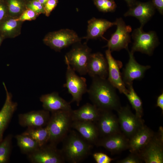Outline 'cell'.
I'll return each instance as SVG.
<instances>
[{
	"instance_id": "obj_10",
	"label": "cell",
	"mask_w": 163,
	"mask_h": 163,
	"mask_svg": "<svg viewBox=\"0 0 163 163\" xmlns=\"http://www.w3.org/2000/svg\"><path fill=\"white\" fill-rule=\"evenodd\" d=\"M115 22L117 29L104 47H108L111 52L123 49L127 50L128 45L131 42L130 33L132 28L127 25L122 18H117Z\"/></svg>"
},
{
	"instance_id": "obj_12",
	"label": "cell",
	"mask_w": 163,
	"mask_h": 163,
	"mask_svg": "<svg viewBox=\"0 0 163 163\" xmlns=\"http://www.w3.org/2000/svg\"><path fill=\"white\" fill-rule=\"evenodd\" d=\"M106 58L108 66L107 80L120 93L125 94L128 91L123 81L120 69L122 66V62L115 59L108 49L105 51Z\"/></svg>"
},
{
	"instance_id": "obj_4",
	"label": "cell",
	"mask_w": 163,
	"mask_h": 163,
	"mask_svg": "<svg viewBox=\"0 0 163 163\" xmlns=\"http://www.w3.org/2000/svg\"><path fill=\"white\" fill-rule=\"evenodd\" d=\"M132 37L133 43L131 51L139 52L151 56L159 42L156 33L154 31L145 32L140 26L133 31Z\"/></svg>"
},
{
	"instance_id": "obj_28",
	"label": "cell",
	"mask_w": 163,
	"mask_h": 163,
	"mask_svg": "<svg viewBox=\"0 0 163 163\" xmlns=\"http://www.w3.org/2000/svg\"><path fill=\"white\" fill-rule=\"evenodd\" d=\"M127 92L125 94L131 104L133 108L135 110L136 115L142 118L143 114L142 102L133 88V84L127 86Z\"/></svg>"
},
{
	"instance_id": "obj_11",
	"label": "cell",
	"mask_w": 163,
	"mask_h": 163,
	"mask_svg": "<svg viewBox=\"0 0 163 163\" xmlns=\"http://www.w3.org/2000/svg\"><path fill=\"white\" fill-rule=\"evenodd\" d=\"M57 146L49 143L39 147L36 150L27 155L32 163H63L65 160L61 151Z\"/></svg>"
},
{
	"instance_id": "obj_35",
	"label": "cell",
	"mask_w": 163,
	"mask_h": 163,
	"mask_svg": "<svg viewBox=\"0 0 163 163\" xmlns=\"http://www.w3.org/2000/svg\"><path fill=\"white\" fill-rule=\"evenodd\" d=\"M93 158L97 163H110L113 159L101 152H96L93 155Z\"/></svg>"
},
{
	"instance_id": "obj_39",
	"label": "cell",
	"mask_w": 163,
	"mask_h": 163,
	"mask_svg": "<svg viewBox=\"0 0 163 163\" xmlns=\"http://www.w3.org/2000/svg\"><path fill=\"white\" fill-rule=\"evenodd\" d=\"M156 106L159 107L163 111V93L162 92L158 97Z\"/></svg>"
},
{
	"instance_id": "obj_1",
	"label": "cell",
	"mask_w": 163,
	"mask_h": 163,
	"mask_svg": "<svg viewBox=\"0 0 163 163\" xmlns=\"http://www.w3.org/2000/svg\"><path fill=\"white\" fill-rule=\"evenodd\" d=\"M114 87L107 79L92 78L87 92L93 104L101 110L117 111L121 107Z\"/></svg>"
},
{
	"instance_id": "obj_37",
	"label": "cell",
	"mask_w": 163,
	"mask_h": 163,
	"mask_svg": "<svg viewBox=\"0 0 163 163\" xmlns=\"http://www.w3.org/2000/svg\"><path fill=\"white\" fill-rule=\"evenodd\" d=\"M0 1V23L8 16L7 6Z\"/></svg>"
},
{
	"instance_id": "obj_29",
	"label": "cell",
	"mask_w": 163,
	"mask_h": 163,
	"mask_svg": "<svg viewBox=\"0 0 163 163\" xmlns=\"http://www.w3.org/2000/svg\"><path fill=\"white\" fill-rule=\"evenodd\" d=\"M12 135L9 134L0 142V163L9 162L12 149Z\"/></svg>"
},
{
	"instance_id": "obj_27",
	"label": "cell",
	"mask_w": 163,
	"mask_h": 163,
	"mask_svg": "<svg viewBox=\"0 0 163 163\" xmlns=\"http://www.w3.org/2000/svg\"><path fill=\"white\" fill-rule=\"evenodd\" d=\"M18 146L23 153L27 155L36 150L40 147L33 139L27 135L22 134L15 136Z\"/></svg>"
},
{
	"instance_id": "obj_43",
	"label": "cell",
	"mask_w": 163,
	"mask_h": 163,
	"mask_svg": "<svg viewBox=\"0 0 163 163\" xmlns=\"http://www.w3.org/2000/svg\"><path fill=\"white\" fill-rule=\"evenodd\" d=\"M3 0H0V1H3Z\"/></svg>"
},
{
	"instance_id": "obj_41",
	"label": "cell",
	"mask_w": 163,
	"mask_h": 163,
	"mask_svg": "<svg viewBox=\"0 0 163 163\" xmlns=\"http://www.w3.org/2000/svg\"><path fill=\"white\" fill-rule=\"evenodd\" d=\"M44 6L48 0H38Z\"/></svg>"
},
{
	"instance_id": "obj_7",
	"label": "cell",
	"mask_w": 163,
	"mask_h": 163,
	"mask_svg": "<svg viewBox=\"0 0 163 163\" xmlns=\"http://www.w3.org/2000/svg\"><path fill=\"white\" fill-rule=\"evenodd\" d=\"M91 51L86 45H75L66 55L65 60L75 71L81 75H85Z\"/></svg>"
},
{
	"instance_id": "obj_25",
	"label": "cell",
	"mask_w": 163,
	"mask_h": 163,
	"mask_svg": "<svg viewBox=\"0 0 163 163\" xmlns=\"http://www.w3.org/2000/svg\"><path fill=\"white\" fill-rule=\"evenodd\" d=\"M17 18L8 16L0 23V35L3 38H14L21 33V23Z\"/></svg>"
},
{
	"instance_id": "obj_30",
	"label": "cell",
	"mask_w": 163,
	"mask_h": 163,
	"mask_svg": "<svg viewBox=\"0 0 163 163\" xmlns=\"http://www.w3.org/2000/svg\"><path fill=\"white\" fill-rule=\"evenodd\" d=\"M7 7L8 16L14 18H18L25 10L21 0H8Z\"/></svg>"
},
{
	"instance_id": "obj_15",
	"label": "cell",
	"mask_w": 163,
	"mask_h": 163,
	"mask_svg": "<svg viewBox=\"0 0 163 163\" xmlns=\"http://www.w3.org/2000/svg\"><path fill=\"white\" fill-rule=\"evenodd\" d=\"M96 123L99 135L102 137L121 132L118 118L111 110H101Z\"/></svg>"
},
{
	"instance_id": "obj_38",
	"label": "cell",
	"mask_w": 163,
	"mask_h": 163,
	"mask_svg": "<svg viewBox=\"0 0 163 163\" xmlns=\"http://www.w3.org/2000/svg\"><path fill=\"white\" fill-rule=\"evenodd\" d=\"M151 2L155 9L159 13L163 14V0H151Z\"/></svg>"
},
{
	"instance_id": "obj_8",
	"label": "cell",
	"mask_w": 163,
	"mask_h": 163,
	"mask_svg": "<svg viewBox=\"0 0 163 163\" xmlns=\"http://www.w3.org/2000/svg\"><path fill=\"white\" fill-rule=\"evenodd\" d=\"M117 111L120 129L129 139L144 125L142 118L134 114L129 105L121 107Z\"/></svg>"
},
{
	"instance_id": "obj_17",
	"label": "cell",
	"mask_w": 163,
	"mask_h": 163,
	"mask_svg": "<svg viewBox=\"0 0 163 163\" xmlns=\"http://www.w3.org/2000/svg\"><path fill=\"white\" fill-rule=\"evenodd\" d=\"M155 9L151 1L146 2L136 1L124 14V16L136 18L139 20L140 26L143 27L154 15Z\"/></svg>"
},
{
	"instance_id": "obj_21",
	"label": "cell",
	"mask_w": 163,
	"mask_h": 163,
	"mask_svg": "<svg viewBox=\"0 0 163 163\" xmlns=\"http://www.w3.org/2000/svg\"><path fill=\"white\" fill-rule=\"evenodd\" d=\"M72 128L76 130L81 136L91 144H95L99 136L95 123L89 121H74Z\"/></svg>"
},
{
	"instance_id": "obj_22",
	"label": "cell",
	"mask_w": 163,
	"mask_h": 163,
	"mask_svg": "<svg viewBox=\"0 0 163 163\" xmlns=\"http://www.w3.org/2000/svg\"><path fill=\"white\" fill-rule=\"evenodd\" d=\"M114 25H115V22H111L104 19L92 18L88 21L87 35L83 38L88 40L100 37L107 41L103 35L108 29Z\"/></svg>"
},
{
	"instance_id": "obj_14",
	"label": "cell",
	"mask_w": 163,
	"mask_h": 163,
	"mask_svg": "<svg viewBox=\"0 0 163 163\" xmlns=\"http://www.w3.org/2000/svg\"><path fill=\"white\" fill-rule=\"evenodd\" d=\"M50 112L45 110L32 111L19 114L18 120L20 125L27 128H38L46 126L49 121Z\"/></svg>"
},
{
	"instance_id": "obj_36",
	"label": "cell",
	"mask_w": 163,
	"mask_h": 163,
	"mask_svg": "<svg viewBox=\"0 0 163 163\" xmlns=\"http://www.w3.org/2000/svg\"><path fill=\"white\" fill-rule=\"evenodd\" d=\"M58 0H48L44 6L45 14L49 16L51 11L56 6Z\"/></svg>"
},
{
	"instance_id": "obj_3",
	"label": "cell",
	"mask_w": 163,
	"mask_h": 163,
	"mask_svg": "<svg viewBox=\"0 0 163 163\" xmlns=\"http://www.w3.org/2000/svg\"><path fill=\"white\" fill-rule=\"evenodd\" d=\"M72 110H59L51 112L46 126L50 134V143L57 146L70 131L73 122Z\"/></svg>"
},
{
	"instance_id": "obj_16",
	"label": "cell",
	"mask_w": 163,
	"mask_h": 163,
	"mask_svg": "<svg viewBox=\"0 0 163 163\" xmlns=\"http://www.w3.org/2000/svg\"><path fill=\"white\" fill-rule=\"evenodd\" d=\"M112 153L121 152L129 149V139L121 132L102 137L96 144Z\"/></svg>"
},
{
	"instance_id": "obj_18",
	"label": "cell",
	"mask_w": 163,
	"mask_h": 163,
	"mask_svg": "<svg viewBox=\"0 0 163 163\" xmlns=\"http://www.w3.org/2000/svg\"><path fill=\"white\" fill-rule=\"evenodd\" d=\"M87 73L92 78L106 79L108 74L107 59L101 53L91 54L88 64Z\"/></svg>"
},
{
	"instance_id": "obj_34",
	"label": "cell",
	"mask_w": 163,
	"mask_h": 163,
	"mask_svg": "<svg viewBox=\"0 0 163 163\" xmlns=\"http://www.w3.org/2000/svg\"><path fill=\"white\" fill-rule=\"evenodd\" d=\"M27 7L39 15L45 14L44 6L38 0H33L30 2L27 5Z\"/></svg>"
},
{
	"instance_id": "obj_26",
	"label": "cell",
	"mask_w": 163,
	"mask_h": 163,
	"mask_svg": "<svg viewBox=\"0 0 163 163\" xmlns=\"http://www.w3.org/2000/svg\"><path fill=\"white\" fill-rule=\"evenodd\" d=\"M34 140L39 147L42 146L49 142L50 134L46 126L38 128H27L22 133Z\"/></svg>"
},
{
	"instance_id": "obj_5",
	"label": "cell",
	"mask_w": 163,
	"mask_h": 163,
	"mask_svg": "<svg viewBox=\"0 0 163 163\" xmlns=\"http://www.w3.org/2000/svg\"><path fill=\"white\" fill-rule=\"evenodd\" d=\"M146 163L163 162V129L160 127L145 147L138 153Z\"/></svg>"
},
{
	"instance_id": "obj_33",
	"label": "cell",
	"mask_w": 163,
	"mask_h": 163,
	"mask_svg": "<svg viewBox=\"0 0 163 163\" xmlns=\"http://www.w3.org/2000/svg\"><path fill=\"white\" fill-rule=\"evenodd\" d=\"M143 161L138 153L131 152V154L125 158L118 161V163H141Z\"/></svg>"
},
{
	"instance_id": "obj_31",
	"label": "cell",
	"mask_w": 163,
	"mask_h": 163,
	"mask_svg": "<svg viewBox=\"0 0 163 163\" xmlns=\"http://www.w3.org/2000/svg\"><path fill=\"white\" fill-rule=\"evenodd\" d=\"M94 2L98 10L104 12H113L117 8L114 0H94Z\"/></svg>"
},
{
	"instance_id": "obj_9",
	"label": "cell",
	"mask_w": 163,
	"mask_h": 163,
	"mask_svg": "<svg viewBox=\"0 0 163 163\" xmlns=\"http://www.w3.org/2000/svg\"><path fill=\"white\" fill-rule=\"evenodd\" d=\"M65 61L67 65V70L66 83L63 86L67 88L68 92L72 96L70 103L75 102L78 106L82 95L88 90L86 79L77 75L67 61L66 60Z\"/></svg>"
},
{
	"instance_id": "obj_13",
	"label": "cell",
	"mask_w": 163,
	"mask_h": 163,
	"mask_svg": "<svg viewBox=\"0 0 163 163\" xmlns=\"http://www.w3.org/2000/svg\"><path fill=\"white\" fill-rule=\"evenodd\" d=\"M127 51L129 59L122 74L123 81L126 86L133 84L135 80L142 79L146 71L151 68L150 66H143L139 64L135 58L134 53L129 50Z\"/></svg>"
},
{
	"instance_id": "obj_32",
	"label": "cell",
	"mask_w": 163,
	"mask_h": 163,
	"mask_svg": "<svg viewBox=\"0 0 163 163\" xmlns=\"http://www.w3.org/2000/svg\"><path fill=\"white\" fill-rule=\"evenodd\" d=\"M39 15L32 10L27 8L17 18L19 21L23 22L26 21H31L35 19Z\"/></svg>"
},
{
	"instance_id": "obj_24",
	"label": "cell",
	"mask_w": 163,
	"mask_h": 163,
	"mask_svg": "<svg viewBox=\"0 0 163 163\" xmlns=\"http://www.w3.org/2000/svg\"><path fill=\"white\" fill-rule=\"evenodd\" d=\"M101 110L94 105L86 103L78 109L72 110V117L73 121H89L95 123L99 117Z\"/></svg>"
},
{
	"instance_id": "obj_2",
	"label": "cell",
	"mask_w": 163,
	"mask_h": 163,
	"mask_svg": "<svg viewBox=\"0 0 163 163\" xmlns=\"http://www.w3.org/2000/svg\"><path fill=\"white\" fill-rule=\"evenodd\" d=\"M61 149L65 161L78 163L90 154L92 144L74 130H70L63 140Z\"/></svg>"
},
{
	"instance_id": "obj_42",
	"label": "cell",
	"mask_w": 163,
	"mask_h": 163,
	"mask_svg": "<svg viewBox=\"0 0 163 163\" xmlns=\"http://www.w3.org/2000/svg\"><path fill=\"white\" fill-rule=\"evenodd\" d=\"M3 39V37H2V36H0V46L1 44Z\"/></svg>"
},
{
	"instance_id": "obj_23",
	"label": "cell",
	"mask_w": 163,
	"mask_h": 163,
	"mask_svg": "<svg viewBox=\"0 0 163 163\" xmlns=\"http://www.w3.org/2000/svg\"><path fill=\"white\" fill-rule=\"evenodd\" d=\"M154 133L152 130L144 125L129 139V151L138 153L147 144Z\"/></svg>"
},
{
	"instance_id": "obj_19",
	"label": "cell",
	"mask_w": 163,
	"mask_h": 163,
	"mask_svg": "<svg viewBox=\"0 0 163 163\" xmlns=\"http://www.w3.org/2000/svg\"><path fill=\"white\" fill-rule=\"evenodd\" d=\"M3 84L6 93L5 103L0 111V142L3 139L5 131L8 126L16 111L17 103L12 100V95L9 92L4 82Z\"/></svg>"
},
{
	"instance_id": "obj_40",
	"label": "cell",
	"mask_w": 163,
	"mask_h": 163,
	"mask_svg": "<svg viewBox=\"0 0 163 163\" xmlns=\"http://www.w3.org/2000/svg\"><path fill=\"white\" fill-rule=\"evenodd\" d=\"M127 3L128 6L130 7L133 6L136 2V0H124Z\"/></svg>"
},
{
	"instance_id": "obj_6",
	"label": "cell",
	"mask_w": 163,
	"mask_h": 163,
	"mask_svg": "<svg viewBox=\"0 0 163 163\" xmlns=\"http://www.w3.org/2000/svg\"><path fill=\"white\" fill-rule=\"evenodd\" d=\"M81 40L76 32L67 29L50 32L43 40L46 45L57 51H60L72 44L79 43Z\"/></svg>"
},
{
	"instance_id": "obj_20",
	"label": "cell",
	"mask_w": 163,
	"mask_h": 163,
	"mask_svg": "<svg viewBox=\"0 0 163 163\" xmlns=\"http://www.w3.org/2000/svg\"><path fill=\"white\" fill-rule=\"evenodd\" d=\"M40 99L42 103L44 109L50 112L72 110L70 103L61 97L57 92L43 95Z\"/></svg>"
}]
</instances>
